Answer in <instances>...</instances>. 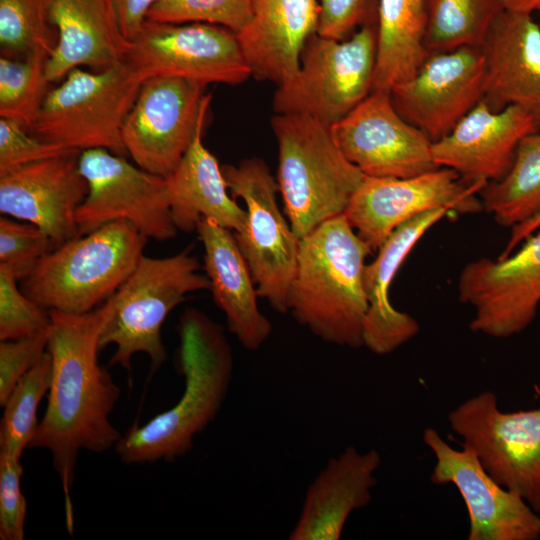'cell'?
Segmentation results:
<instances>
[{
  "label": "cell",
  "instance_id": "cell-43",
  "mask_svg": "<svg viewBox=\"0 0 540 540\" xmlns=\"http://www.w3.org/2000/svg\"><path fill=\"white\" fill-rule=\"evenodd\" d=\"M502 8L506 11L529 13L537 12L540 0H499Z\"/></svg>",
  "mask_w": 540,
  "mask_h": 540
},
{
  "label": "cell",
  "instance_id": "cell-14",
  "mask_svg": "<svg viewBox=\"0 0 540 540\" xmlns=\"http://www.w3.org/2000/svg\"><path fill=\"white\" fill-rule=\"evenodd\" d=\"M487 183L466 182L447 167L408 178L365 176L344 215L372 252L408 220L438 208L455 214L483 210L478 198Z\"/></svg>",
  "mask_w": 540,
  "mask_h": 540
},
{
  "label": "cell",
  "instance_id": "cell-1",
  "mask_svg": "<svg viewBox=\"0 0 540 540\" xmlns=\"http://www.w3.org/2000/svg\"><path fill=\"white\" fill-rule=\"evenodd\" d=\"M113 312L112 296L83 314L49 310L47 351L52 358V378L46 412L27 448H44L51 453L70 533V490L79 451L101 453L115 448L122 438L109 420L120 389L98 362L100 335Z\"/></svg>",
  "mask_w": 540,
  "mask_h": 540
},
{
  "label": "cell",
  "instance_id": "cell-42",
  "mask_svg": "<svg viewBox=\"0 0 540 540\" xmlns=\"http://www.w3.org/2000/svg\"><path fill=\"white\" fill-rule=\"evenodd\" d=\"M540 228V213L533 216L529 220L518 224L511 228V234L509 236L508 242L505 246V249L498 257H504L514 251L518 245Z\"/></svg>",
  "mask_w": 540,
  "mask_h": 540
},
{
  "label": "cell",
  "instance_id": "cell-34",
  "mask_svg": "<svg viewBox=\"0 0 540 540\" xmlns=\"http://www.w3.org/2000/svg\"><path fill=\"white\" fill-rule=\"evenodd\" d=\"M252 17L251 0H159L147 20L162 23H208L241 32Z\"/></svg>",
  "mask_w": 540,
  "mask_h": 540
},
{
  "label": "cell",
  "instance_id": "cell-20",
  "mask_svg": "<svg viewBox=\"0 0 540 540\" xmlns=\"http://www.w3.org/2000/svg\"><path fill=\"white\" fill-rule=\"evenodd\" d=\"M537 129L525 109L511 105L494 111L481 100L449 134L432 143L433 160L466 182L498 181L511 167L520 141Z\"/></svg>",
  "mask_w": 540,
  "mask_h": 540
},
{
  "label": "cell",
  "instance_id": "cell-2",
  "mask_svg": "<svg viewBox=\"0 0 540 540\" xmlns=\"http://www.w3.org/2000/svg\"><path fill=\"white\" fill-rule=\"evenodd\" d=\"M179 368L184 392L168 410L142 426L134 425L115 450L126 464L174 461L186 455L194 438L217 416L233 373V354L223 328L199 310L180 318Z\"/></svg>",
  "mask_w": 540,
  "mask_h": 540
},
{
  "label": "cell",
  "instance_id": "cell-23",
  "mask_svg": "<svg viewBox=\"0 0 540 540\" xmlns=\"http://www.w3.org/2000/svg\"><path fill=\"white\" fill-rule=\"evenodd\" d=\"M450 211L438 208L422 213L396 228L378 248L374 260L364 268V290L368 302L363 345L372 353L386 355L414 338L418 322L391 304V284L421 237Z\"/></svg>",
  "mask_w": 540,
  "mask_h": 540
},
{
  "label": "cell",
  "instance_id": "cell-16",
  "mask_svg": "<svg viewBox=\"0 0 540 540\" xmlns=\"http://www.w3.org/2000/svg\"><path fill=\"white\" fill-rule=\"evenodd\" d=\"M422 440L435 458L430 481L454 485L465 503L468 540L540 539V513L496 482L473 449L453 448L432 427L423 431Z\"/></svg>",
  "mask_w": 540,
  "mask_h": 540
},
{
  "label": "cell",
  "instance_id": "cell-15",
  "mask_svg": "<svg viewBox=\"0 0 540 540\" xmlns=\"http://www.w3.org/2000/svg\"><path fill=\"white\" fill-rule=\"evenodd\" d=\"M504 257L464 265L458 298L474 310L471 331L504 339L526 330L540 308V228Z\"/></svg>",
  "mask_w": 540,
  "mask_h": 540
},
{
  "label": "cell",
  "instance_id": "cell-7",
  "mask_svg": "<svg viewBox=\"0 0 540 540\" xmlns=\"http://www.w3.org/2000/svg\"><path fill=\"white\" fill-rule=\"evenodd\" d=\"M199 263L190 248L165 258L142 256L138 265L112 296L114 312L99 339L100 350L114 344L109 365L131 372L133 355L143 352L156 371L167 360L161 327L167 315L187 294L210 290L207 276L198 273Z\"/></svg>",
  "mask_w": 540,
  "mask_h": 540
},
{
  "label": "cell",
  "instance_id": "cell-26",
  "mask_svg": "<svg viewBox=\"0 0 540 540\" xmlns=\"http://www.w3.org/2000/svg\"><path fill=\"white\" fill-rule=\"evenodd\" d=\"M58 42L46 64L51 83L71 70L103 71L123 61L124 38L112 0H51Z\"/></svg>",
  "mask_w": 540,
  "mask_h": 540
},
{
  "label": "cell",
  "instance_id": "cell-37",
  "mask_svg": "<svg viewBox=\"0 0 540 540\" xmlns=\"http://www.w3.org/2000/svg\"><path fill=\"white\" fill-rule=\"evenodd\" d=\"M74 151L79 150L38 139L18 122L0 117V175L29 163Z\"/></svg>",
  "mask_w": 540,
  "mask_h": 540
},
{
  "label": "cell",
  "instance_id": "cell-32",
  "mask_svg": "<svg viewBox=\"0 0 540 540\" xmlns=\"http://www.w3.org/2000/svg\"><path fill=\"white\" fill-rule=\"evenodd\" d=\"M52 378V358L46 352L17 383L3 405L0 426V453L20 459L38 426L37 410L42 397L49 391Z\"/></svg>",
  "mask_w": 540,
  "mask_h": 540
},
{
  "label": "cell",
  "instance_id": "cell-44",
  "mask_svg": "<svg viewBox=\"0 0 540 540\" xmlns=\"http://www.w3.org/2000/svg\"><path fill=\"white\" fill-rule=\"evenodd\" d=\"M537 12H538V14H539V16H540V7H539V9L537 10Z\"/></svg>",
  "mask_w": 540,
  "mask_h": 540
},
{
  "label": "cell",
  "instance_id": "cell-21",
  "mask_svg": "<svg viewBox=\"0 0 540 540\" xmlns=\"http://www.w3.org/2000/svg\"><path fill=\"white\" fill-rule=\"evenodd\" d=\"M480 48L482 100L494 111L521 107L540 128V24L533 14L503 10Z\"/></svg>",
  "mask_w": 540,
  "mask_h": 540
},
{
  "label": "cell",
  "instance_id": "cell-36",
  "mask_svg": "<svg viewBox=\"0 0 540 540\" xmlns=\"http://www.w3.org/2000/svg\"><path fill=\"white\" fill-rule=\"evenodd\" d=\"M21 221V220H20ZM0 218V263L10 267L19 281L53 249L48 235L30 222Z\"/></svg>",
  "mask_w": 540,
  "mask_h": 540
},
{
  "label": "cell",
  "instance_id": "cell-33",
  "mask_svg": "<svg viewBox=\"0 0 540 540\" xmlns=\"http://www.w3.org/2000/svg\"><path fill=\"white\" fill-rule=\"evenodd\" d=\"M57 42L51 0H0L1 56L19 59L33 51L50 56Z\"/></svg>",
  "mask_w": 540,
  "mask_h": 540
},
{
  "label": "cell",
  "instance_id": "cell-25",
  "mask_svg": "<svg viewBox=\"0 0 540 540\" xmlns=\"http://www.w3.org/2000/svg\"><path fill=\"white\" fill-rule=\"evenodd\" d=\"M196 231L210 291L228 330L244 348L258 350L270 337L272 324L258 308L256 286L234 233L209 218H202Z\"/></svg>",
  "mask_w": 540,
  "mask_h": 540
},
{
  "label": "cell",
  "instance_id": "cell-18",
  "mask_svg": "<svg viewBox=\"0 0 540 540\" xmlns=\"http://www.w3.org/2000/svg\"><path fill=\"white\" fill-rule=\"evenodd\" d=\"M484 76L480 47L430 52L418 71L394 85L390 95L399 114L435 142L482 100Z\"/></svg>",
  "mask_w": 540,
  "mask_h": 540
},
{
  "label": "cell",
  "instance_id": "cell-13",
  "mask_svg": "<svg viewBox=\"0 0 540 540\" xmlns=\"http://www.w3.org/2000/svg\"><path fill=\"white\" fill-rule=\"evenodd\" d=\"M79 169L88 193L75 215L78 236L119 219L131 222L147 238H174L168 180L143 170L106 149L80 153Z\"/></svg>",
  "mask_w": 540,
  "mask_h": 540
},
{
  "label": "cell",
  "instance_id": "cell-38",
  "mask_svg": "<svg viewBox=\"0 0 540 540\" xmlns=\"http://www.w3.org/2000/svg\"><path fill=\"white\" fill-rule=\"evenodd\" d=\"M49 329L0 343V405L3 407L21 378L46 352Z\"/></svg>",
  "mask_w": 540,
  "mask_h": 540
},
{
  "label": "cell",
  "instance_id": "cell-35",
  "mask_svg": "<svg viewBox=\"0 0 540 540\" xmlns=\"http://www.w3.org/2000/svg\"><path fill=\"white\" fill-rule=\"evenodd\" d=\"M19 279L0 263V340L31 336L50 327L49 310L30 299L17 283Z\"/></svg>",
  "mask_w": 540,
  "mask_h": 540
},
{
  "label": "cell",
  "instance_id": "cell-8",
  "mask_svg": "<svg viewBox=\"0 0 540 540\" xmlns=\"http://www.w3.org/2000/svg\"><path fill=\"white\" fill-rule=\"evenodd\" d=\"M376 58L377 23L366 24L343 40L312 34L297 73L277 86L273 110L332 126L371 93Z\"/></svg>",
  "mask_w": 540,
  "mask_h": 540
},
{
  "label": "cell",
  "instance_id": "cell-4",
  "mask_svg": "<svg viewBox=\"0 0 540 540\" xmlns=\"http://www.w3.org/2000/svg\"><path fill=\"white\" fill-rule=\"evenodd\" d=\"M271 127L283 212L301 239L344 214L365 175L343 154L330 126L302 114H276Z\"/></svg>",
  "mask_w": 540,
  "mask_h": 540
},
{
  "label": "cell",
  "instance_id": "cell-29",
  "mask_svg": "<svg viewBox=\"0 0 540 540\" xmlns=\"http://www.w3.org/2000/svg\"><path fill=\"white\" fill-rule=\"evenodd\" d=\"M479 196L483 209L505 227L540 213V129L520 141L508 172L485 184Z\"/></svg>",
  "mask_w": 540,
  "mask_h": 540
},
{
  "label": "cell",
  "instance_id": "cell-12",
  "mask_svg": "<svg viewBox=\"0 0 540 540\" xmlns=\"http://www.w3.org/2000/svg\"><path fill=\"white\" fill-rule=\"evenodd\" d=\"M190 80L155 76L143 81L122 128L134 163L168 178L199 130L205 127L211 95Z\"/></svg>",
  "mask_w": 540,
  "mask_h": 540
},
{
  "label": "cell",
  "instance_id": "cell-9",
  "mask_svg": "<svg viewBox=\"0 0 540 540\" xmlns=\"http://www.w3.org/2000/svg\"><path fill=\"white\" fill-rule=\"evenodd\" d=\"M233 198L246 205L243 229L234 233L250 269L258 296L279 312H288V293L296 271L299 241L276 199V178L260 158L221 166Z\"/></svg>",
  "mask_w": 540,
  "mask_h": 540
},
{
  "label": "cell",
  "instance_id": "cell-27",
  "mask_svg": "<svg viewBox=\"0 0 540 540\" xmlns=\"http://www.w3.org/2000/svg\"><path fill=\"white\" fill-rule=\"evenodd\" d=\"M203 131H198L175 171L166 178L173 222L178 230L188 233L196 230L202 218H209L240 232L247 212L229 196L221 166L203 145Z\"/></svg>",
  "mask_w": 540,
  "mask_h": 540
},
{
  "label": "cell",
  "instance_id": "cell-39",
  "mask_svg": "<svg viewBox=\"0 0 540 540\" xmlns=\"http://www.w3.org/2000/svg\"><path fill=\"white\" fill-rule=\"evenodd\" d=\"M20 459L0 453V539L23 540L27 503L21 491Z\"/></svg>",
  "mask_w": 540,
  "mask_h": 540
},
{
  "label": "cell",
  "instance_id": "cell-41",
  "mask_svg": "<svg viewBox=\"0 0 540 540\" xmlns=\"http://www.w3.org/2000/svg\"><path fill=\"white\" fill-rule=\"evenodd\" d=\"M159 0H112L120 30L127 42L140 32L152 7Z\"/></svg>",
  "mask_w": 540,
  "mask_h": 540
},
{
  "label": "cell",
  "instance_id": "cell-30",
  "mask_svg": "<svg viewBox=\"0 0 540 540\" xmlns=\"http://www.w3.org/2000/svg\"><path fill=\"white\" fill-rule=\"evenodd\" d=\"M503 10L499 0H426L425 46L429 52L481 47Z\"/></svg>",
  "mask_w": 540,
  "mask_h": 540
},
{
  "label": "cell",
  "instance_id": "cell-24",
  "mask_svg": "<svg viewBox=\"0 0 540 540\" xmlns=\"http://www.w3.org/2000/svg\"><path fill=\"white\" fill-rule=\"evenodd\" d=\"M252 17L237 35L251 69L259 81L277 86L298 71L308 38L316 33L317 0H251Z\"/></svg>",
  "mask_w": 540,
  "mask_h": 540
},
{
  "label": "cell",
  "instance_id": "cell-31",
  "mask_svg": "<svg viewBox=\"0 0 540 540\" xmlns=\"http://www.w3.org/2000/svg\"><path fill=\"white\" fill-rule=\"evenodd\" d=\"M48 57L42 51L19 59L0 57V117L18 122L28 132L50 90Z\"/></svg>",
  "mask_w": 540,
  "mask_h": 540
},
{
  "label": "cell",
  "instance_id": "cell-17",
  "mask_svg": "<svg viewBox=\"0 0 540 540\" xmlns=\"http://www.w3.org/2000/svg\"><path fill=\"white\" fill-rule=\"evenodd\" d=\"M330 127L343 154L365 176L408 178L439 168L433 142L399 114L390 91L372 90Z\"/></svg>",
  "mask_w": 540,
  "mask_h": 540
},
{
  "label": "cell",
  "instance_id": "cell-10",
  "mask_svg": "<svg viewBox=\"0 0 540 540\" xmlns=\"http://www.w3.org/2000/svg\"><path fill=\"white\" fill-rule=\"evenodd\" d=\"M447 420L493 479L540 513V406L504 412L496 394L483 391L452 409Z\"/></svg>",
  "mask_w": 540,
  "mask_h": 540
},
{
  "label": "cell",
  "instance_id": "cell-40",
  "mask_svg": "<svg viewBox=\"0 0 540 540\" xmlns=\"http://www.w3.org/2000/svg\"><path fill=\"white\" fill-rule=\"evenodd\" d=\"M375 0H320L316 33L335 40L346 39L357 27L377 23Z\"/></svg>",
  "mask_w": 540,
  "mask_h": 540
},
{
  "label": "cell",
  "instance_id": "cell-6",
  "mask_svg": "<svg viewBox=\"0 0 540 540\" xmlns=\"http://www.w3.org/2000/svg\"><path fill=\"white\" fill-rule=\"evenodd\" d=\"M143 81L123 61L98 72L75 68L49 90L29 133L81 152L124 156L122 128Z\"/></svg>",
  "mask_w": 540,
  "mask_h": 540
},
{
  "label": "cell",
  "instance_id": "cell-11",
  "mask_svg": "<svg viewBox=\"0 0 540 540\" xmlns=\"http://www.w3.org/2000/svg\"><path fill=\"white\" fill-rule=\"evenodd\" d=\"M123 62L144 80L168 76L204 86L239 85L251 76L236 33L208 23L146 20L128 42Z\"/></svg>",
  "mask_w": 540,
  "mask_h": 540
},
{
  "label": "cell",
  "instance_id": "cell-22",
  "mask_svg": "<svg viewBox=\"0 0 540 540\" xmlns=\"http://www.w3.org/2000/svg\"><path fill=\"white\" fill-rule=\"evenodd\" d=\"M382 458L372 448L346 447L309 484L289 540H339L349 516L372 500Z\"/></svg>",
  "mask_w": 540,
  "mask_h": 540
},
{
  "label": "cell",
  "instance_id": "cell-19",
  "mask_svg": "<svg viewBox=\"0 0 540 540\" xmlns=\"http://www.w3.org/2000/svg\"><path fill=\"white\" fill-rule=\"evenodd\" d=\"M81 151L29 163L0 175V212L39 227L53 249L78 236L75 215L88 193Z\"/></svg>",
  "mask_w": 540,
  "mask_h": 540
},
{
  "label": "cell",
  "instance_id": "cell-5",
  "mask_svg": "<svg viewBox=\"0 0 540 540\" xmlns=\"http://www.w3.org/2000/svg\"><path fill=\"white\" fill-rule=\"evenodd\" d=\"M147 237L119 219L47 252L21 290L48 310L87 313L108 300L134 271Z\"/></svg>",
  "mask_w": 540,
  "mask_h": 540
},
{
  "label": "cell",
  "instance_id": "cell-28",
  "mask_svg": "<svg viewBox=\"0 0 540 540\" xmlns=\"http://www.w3.org/2000/svg\"><path fill=\"white\" fill-rule=\"evenodd\" d=\"M425 30L426 0H378L372 90L390 91L418 71L430 53L424 43Z\"/></svg>",
  "mask_w": 540,
  "mask_h": 540
},
{
  "label": "cell",
  "instance_id": "cell-3",
  "mask_svg": "<svg viewBox=\"0 0 540 540\" xmlns=\"http://www.w3.org/2000/svg\"><path fill=\"white\" fill-rule=\"evenodd\" d=\"M371 253L344 214L318 225L299 241L288 312L327 343L364 346L368 302L363 277Z\"/></svg>",
  "mask_w": 540,
  "mask_h": 540
}]
</instances>
